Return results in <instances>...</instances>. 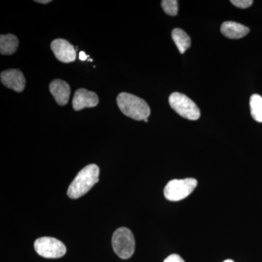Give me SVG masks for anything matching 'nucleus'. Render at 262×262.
<instances>
[{
	"label": "nucleus",
	"mask_w": 262,
	"mask_h": 262,
	"mask_svg": "<svg viewBox=\"0 0 262 262\" xmlns=\"http://www.w3.org/2000/svg\"><path fill=\"white\" fill-rule=\"evenodd\" d=\"M99 102L97 94L84 89L76 91L72 100V106L75 111H80L84 108L95 107Z\"/></svg>",
	"instance_id": "8"
},
{
	"label": "nucleus",
	"mask_w": 262,
	"mask_h": 262,
	"mask_svg": "<svg viewBox=\"0 0 262 262\" xmlns=\"http://www.w3.org/2000/svg\"><path fill=\"white\" fill-rule=\"evenodd\" d=\"M144 121L145 122H148V121H149V120H148V118H146V119H145V120H144Z\"/></svg>",
	"instance_id": "21"
},
{
	"label": "nucleus",
	"mask_w": 262,
	"mask_h": 262,
	"mask_svg": "<svg viewBox=\"0 0 262 262\" xmlns=\"http://www.w3.org/2000/svg\"><path fill=\"white\" fill-rule=\"evenodd\" d=\"M249 31L246 26L234 21H226L221 27V32L229 39H241L247 35Z\"/></svg>",
	"instance_id": "11"
},
{
	"label": "nucleus",
	"mask_w": 262,
	"mask_h": 262,
	"mask_svg": "<svg viewBox=\"0 0 262 262\" xmlns=\"http://www.w3.org/2000/svg\"><path fill=\"white\" fill-rule=\"evenodd\" d=\"M50 91L57 103L61 106H64L68 103L71 94L70 84L65 81L55 80L52 81L49 85Z\"/></svg>",
	"instance_id": "10"
},
{
	"label": "nucleus",
	"mask_w": 262,
	"mask_h": 262,
	"mask_svg": "<svg viewBox=\"0 0 262 262\" xmlns=\"http://www.w3.org/2000/svg\"><path fill=\"white\" fill-rule=\"evenodd\" d=\"M161 5L164 11L169 15L175 16L178 13V1L177 0H163Z\"/></svg>",
	"instance_id": "15"
},
{
	"label": "nucleus",
	"mask_w": 262,
	"mask_h": 262,
	"mask_svg": "<svg viewBox=\"0 0 262 262\" xmlns=\"http://www.w3.org/2000/svg\"><path fill=\"white\" fill-rule=\"evenodd\" d=\"M163 262H185L178 254H171L168 256Z\"/></svg>",
	"instance_id": "17"
},
{
	"label": "nucleus",
	"mask_w": 262,
	"mask_h": 262,
	"mask_svg": "<svg viewBox=\"0 0 262 262\" xmlns=\"http://www.w3.org/2000/svg\"><path fill=\"white\" fill-rule=\"evenodd\" d=\"M253 3L252 0H232L231 1V3L234 5V6L237 7V8H242V9L249 8V7L252 5Z\"/></svg>",
	"instance_id": "16"
},
{
	"label": "nucleus",
	"mask_w": 262,
	"mask_h": 262,
	"mask_svg": "<svg viewBox=\"0 0 262 262\" xmlns=\"http://www.w3.org/2000/svg\"><path fill=\"white\" fill-rule=\"evenodd\" d=\"M112 244L114 251L122 259L130 258L135 251V238L126 227H120L114 232Z\"/></svg>",
	"instance_id": "3"
},
{
	"label": "nucleus",
	"mask_w": 262,
	"mask_h": 262,
	"mask_svg": "<svg viewBox=\"0 0 262 262\" xmlns=\"http://www.w3.org/2000/svg\"><path fill=\"white\" fill-rule=\"evenodd\" d=\"M34 247L39 256L47 258H61L67 252L65 245L54 237H42L38 238L34 242Z\"/></svg>",
	"instance_id": "6"
},
{
	"label": "nucleus",
	"mask_w": 262,
	"mask_h": 262,
	"mask_svg": "<svg viewBox=\"0 0 262 262\" xmlns=\"http://www.w3.org/2000/svg\"><path fill=\"white\" fill-rule=\"evenodd\" d=\"M250 108L252 117L256 121L262 122V97L253 94L250 98Z\"/></svg>",
	"instance_id": "14"
},
{
	"label": "nucleus",
	"mask_w": 262,
	"mask_h": 262,
	"mask_svg": "<svg viewBox=\"0 0 262 262\" xmlns=\"http://www.w3.org/2000/svg\"><path fill=\"white\" fill-rule=\"evenodd\" d=\"M88 57H89V56H87L83 51H81L80 53H79V58H80L81 61H85V60H87Z\"/></svg>",
	"instance_id": "18"
},
{
	"label": "nucleus",
	"mask_w": 262,
	"mask_h": 262,
	"mask_svg": "<svg viewBox=\"0 0 262 262\" xmlns=\"http://www.w3.org/2000/svg\"><path fill=\"white\" fill-rule=\"evenodd\" d=\"M18 38L12 34H2L0 36V53L2 55H12L18 49Z\"/></svg>",
	"instance_id": "12"
},
{
	"label": "nucleus",
	"mask_w": 262,
	"mask_h": 262,
	"mask_svg": "<svg viewBox=\"0 0 262 262\" xmlns=\"http://www.w3.org/2000/svg\"><path fill=\"white\" fill-rule=\"evenodd\" d=\"M172 39L178 48L180 53H185L191 46V39L187 33L181 29H174L172 32Z\"/></svg>",
	"instance_id": "13"
},
{
	"label": "nucleus",
	"mask_w": 262,
	"mask_h": 262,
	"mask_svg": "<svg viewBox=\"0 0 262 262\" xmlns=\"http://www.w3.org/2000/svg\"><path fill=\"white\" fill-rule=\"evenodd\" d=\"M223 262H234V261L231 259H227V260H225V261H224Z\"/></svg>",
	"instance_id": "20"
},
{
	"label": "nucleus",
	"mask_w": 262,
	"mask_h": 262,
	"mask_svg": "<svg viewBox=\"0 0 262 262\" xmlns=\"http://www.w3.org/2000/svg\"><path fill=\"white\" fill-rule=\"evenodd\" d=\"M198 185L195 179H173L165 186L164 195L170 201H180L187 198Z\"/></svg>",
	"instance_id": "4"
},
{
	"label": "nucleus",
	"mask_w": 262,
	"mask_h": 262,
	"mask_svg": "<svg viewBox=\"0 0 262 262\" xmlns=\"http://www.w3.org/2000/svg\"><path fill=\"white\" fill-rule=\"evenodd\" d=\"M51 47L57 59L63 63H71L77 58L75 48L66 39H55L52 42Z\"/></svg>",
	"instance_id": "7"
},
{
	"label": "nucleus",
	"mask_w": 262,
	"mask_h": 262,
	"mask_svg": "<svg viewBox=\"0 0 262 262\" xmlns=\"http://www.w3.org/2000/svg\"><path fill=\"white\" fill-rule=\"evenodd\" d=\"M99 168L95 164L84 167L77 173L71 183L67 194L72 199H77L84 195L98 182Z\"/></svg>",
	"instance_id": "1"
},
{
	"label": "nucleus",
	"mask_w": 262,
	"mask_h": 262,
	"mask_svg": "<svg viewBox=\"0 0 262 262\" xmlns=\"http://www.w3.org/2000/svg\"><path fill=\"white\" fill-rule=\"evenodd\" d=\"M2 83L15 92L21 93L25 89L26 79L21 72L18 70H9L2 72Z\"/></svg>",
	"instance_id": "9"
},
{
	"label": "nucleus",
	"mask_w": 262,
	"mask_h": 262,
	"mask_svg": "<svg viewBox=\"0 0 262 262\" xmlns=\"http://www.w3.org/2000/svg\"><path fill=\"white\" fill-rule=\"evenodd\" d=\"M36 3H41V4H48L51 3V0H36Z\"/></svg>",
	"instance_id": "19"
},
{
	"label": "nucleus",
	"mask_w": 262,
	"mask_h": 262,
	"mask_svg": "<svg viewBox=\"0 0 262 262\" xmlns=\"http://www.w3.org/2000/svg\"><path fill=\"white\" fill-rule=\"evenodd\" d=\"M169 103L176 113L188 120H196L201 117L196 103L186 95L173 93L169 97Z\"/></svg>",
	"instance_id": "5"
},
{
	"label": "nucleus",
	"mask_w": 262,
	"mask_h": 262,
	"mask_svg": "<svg viewBox=\"0 0 262 262\" xmlns=\"http://www.w3.org/2000/svg\"><path fill=\"white\" fill-rule=\"evenodd\" d=\"M117 103L120 111L125 116L135 120H144L149 117L151 113L149 105L144 99L127 93L119 94Z\"/></svg>",
	"instance_id": "2"
}]
</instances>
